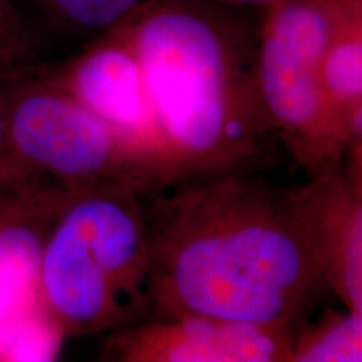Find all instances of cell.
Wrapping results in <instances>:
<instances>
[{
    "mask_svg": "<svg viewBox=\"0 0 362 362\" xmlns=\"http://www.w3.org/2000/svg\"><path fill=\"white\" fill-rule=\"evenodd\" d=\"M153 315L296 329L327 288L296 188L255 171L175 181L148 197Z\"/></svg>",
    "mask_w": 362,
    "mask_h": 362,
    "instance_id": "cell-1",
    "label": "cell"
},
{
    "mask_svg": "<svg viewBox=\"0 0 362 362\" xmlns=\"http://www.w3.org/2000/svg\"><path fill=\"white\" fill-rule=\"evenodd\" d=\"M112 30L138 59L176 181L255 171L279 141L257 78L259 11L146 0Z\"/></svg>",
    "mask_w": 362,
    "mask_h": 362,
    "instance_id": "cell-2",
    "label": "cell"
},
{
    "mask_svg": "<svg viewBox=\"0 0 362 362\" xmlns=\"http://www.w3.org/2000/svg\"><path fill=\"white\" fill-rule=\"evenodd\" d=\"M126 181L71 188L40 255V292L66 337L110 334L153 315L148 197Z\"/></svg>",
    "mask_w": 362,
    "mask_h": 362,
    "instance_id": "cell-3",
    "label": "cell"
},
{
    "mask_svg": "<svg viewBox=\"0 0 362 362\" xmlns=\"http://www.w3.org/2000/svg\"><path fill=\"white\" fill-rule=\"evenodd\" d=\"M356 0H277L259 11L257 78L279 141L309 176L341 168L347 144L320 86V61Z\"/></svg>",
    "mask_w": 362,
    "mask_h": 362,
    "instance_id": "cell-4",
    "label": "cell"
},
{
    "mask_svg": "<svg viewBox=\"0 0 362 362\" xmlns=\"http://www.w3.org/2000/svg\"><path fill=\"white\" fill-rule=\"evenodd\" d=\"M7 153L67 188L126 181L156 189L161 171L49 78L42 64L7 78Z\"/></svg>",
    "mask_w": 362,
    "mask_h": 362,
    "instance_id": "cell-5",
    "label": "cell"
},
{
    "mask_svg": "<svg viewBox=\"0 0 362 362\" xmlns=\"http://www.w3.org/2000/svg\"><path fill=\"white\" fill-rule=\"evenodd\" d=\"M71 188L47 180L0 218V361H52L66 336L40 292V255Z\"/></svg>",
    "mask_w": 362,
    "mask_h": 362,
    "instance_id": "cell-6",
    "label": "cell"
},
{
    "mask_svg": "<svg viewBox=\"0 0 362 362\" xmlns=\"http://www.w3.org/2000/svg\"><path fill=\"white\" fill-rule=\"evenodd\" d=\"M44 67L54 83L148 158L168 185L175 183L176 175L143 71L121 35L110 30L86 42L78 54L62 64Z\"/></svg>",
    "mask_w": 362,
    "mask_h": 362,
    "instance_id": "cell-7",
    "label": "cell"
},
{
    "mask_svg": "<svg viewBox=\"0 0 362 362\" xmlns=\"http://www.w3.org/2000/svg\"><path fill=\"white\" fill-rule=\"evenodd\" d=\"M293 332L206 315H155L107 334L112 362H291Z\"/></svg>",
    "mask_w": 362,
    "mask_h": 362,
    "instance_id": "cell-8",
    "label": "cell"
},
{
    "mask_svg": "<svg viewBox=\"0 0 362 362\" xmlns=\"http://www.w3.org/2000/svg\"><path fill=\"white\" fill-rule=\"evenodd\" d=\"M309 220L327 288L362 314V180L334 168L296 188Z\"/></svg>",
    "mask_w": 362,
    "mask_h": 362,
    "instance_id": "cell-9",
    "label": "cell"
},
{
    "mask_svg": "<svg viewBox=\"0 0 362 362\" xmlns=\"http://www.w3.org/2000/svg\"><path fill=\"white\" fill-rule=\"evenodd\" d=\"M320 86L339 133L344 161L362 165V0L342 17L320 61Z\"/></svg>",
    "mask_w": 362,
    "mask_h": 362,
    "instance_id": "cell-10",
    "label": "cell"
},
{
    "mask_svg": "<svg viewBox=\"0 0 362 362\" xmlns=\"http://www.w3.org/2000/svg\"><path fill=\"white\" fill-rule=\"evenodd\" d=\"M362 314L342 305L305 317L296 329L291 362H361Z\"/></svg>",
    "mask_w": 362,
    "mask_h": 362,
    "instance_id": "cell-11",
    "label": "cell"
},
{
    "mask_svg": "<svg viewBox=\"0 0 362 362\" xmlns=\"http://www.w3.org/2000/svg\"><path fill=\"white\" fill-rule=\"evenodd\" d=\"M146 0H29L54 35L89 40L110 33Z\"/></svg>",
    "mask_w": 362,
    "mask_h": 362,
    "instance_id": "cell-12",
    "label": "cell"
},
{
    "mask_svg": "<svg viewBox=\"0 0 362 362\" xmlns=\"http://www.w3.org/2000/svg\"><path fill=\"white\" fill-rule=\"evenodd\" d=\"M40 42L13 0H0V74L39 64Z\"/></svg>",
    "mask_w": 362,
    "mask_h": 362,
    "instance_id": "cell-13",
    "label": "cell"
},
{
    "mask_svg": "<svg viewBox=\"0 0 362 362\" xmlns=\"http://www.w3.org/2000/svg\"><path fill=\"white\" fill-rule=\"evenodd\" d=\"M7 74H0V156L7 153Z\"/></svg>",
    "mask_w": 362,
    "mask_h": 362,
    "instance_id": "cell-14",
    "label": "cell"
},
{
    "mask_svg": "<svg viewBox=\"0 0 362 362\" xmlns=\"http://www.w3.org/2000/svg\"><path fill=\"white\" fill-rule=\"evenodd\" d=\"M215 2L228 4V6H238V7H248L255 8V11H262V8L270 6V4L277 2V0H215Z\"/></svg>",
    "mask_w": 362,
    "mask_h": 362,
    "instance_id": "cell-15",
    "label": "cell"
}]
</instances>
